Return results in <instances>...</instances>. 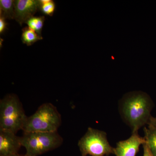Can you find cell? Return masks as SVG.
<instances>
[{
  "mask_svg": "<svg viewBox=\"0 0 156 156\" xmlns=\"http://www.w3.org/2000/svg\"><path fill=\"white\" fill-rule=\"evenodd\" d=\"M154 104L149 95L140 91L125 94L119 103V111L123 121L132 130L138 133L140 128L148 125Z\"/></svg>",
  "mask_w": 156,
  "mask_h": 156,
  "instance_id": "obj_1",
  "label": "cell"
},
{
  "mask_svg": "<svg viewBox=\"0 0 156 156\" xmlns=\"http://www.w3.org/2000/svg\"><path fill=\"white\" fill-rule=\"evenodd\" d=\"M61 122V115L56 107L50 103H44L33 115L27 117L22 130L24 133L55 132Z\"/></svg>",
  "mask_w": 156,
  "mask_h": 156,
  "instance_id": "obj_2",
  "label": "cell"
},
{
  "mask_svg": "<svg viewBox=\"0 0 156 156\" xmlns=\"http://www.w3.org/2000/svg\"><path fill=\"white\" fill-rule=\"evenodd\" d=\"M27 116L17 95L10 94L0 101V130L17 134Z\"/></svg>",
  "mask_w": 156,
  "mask_h": 156,
  "instance_id": "obj_3",
  "label": "cell"
},
{
  "mask_svg": "<svg viewBox=\"0 0 156 156\" xmlns=\"http://www.w3.org/2000/svg\"><path fill=\"white\" fill-rule=\"evenodd\" d=\"M21 142L26 150V154L38 156L59 147L63 139L57 131L28 132L23 133Z\"/></svg>",
  "mask_w": 156,
  "mask_h": 156,
  "instance_id": "obj_4",
  "label": "cell"
},
{
  "mask_svg": "<svg viewBox=\"0 0 156 156\" xmlns=\"http://www.w3.org/2000/svg\"><path fill=\"white\" fill-rule=\"evenodd\" d=\"M81 155L108 156L114 154L115 148L110 144L106 132L89 128L78 144Z\"/></svg>",
  "mask_w": 156,
  "mask_h": 156,
  "instance_id": "obj_5",
  "label": "cell"
},
{
  "mask_svg": "<svg viewBox=\"0 0 156 156\" xmlns=\"http://www.w3.org/2000/svg\"><path fill=\"white\" fill-rule=\"evenodd\" d=\"M14 6V19L22 26L39 11L41 3L40 0H16Z\"/></svg>",
  "mask_w": 156,
  "mask_h": 156,
  "instance_id": "obj_6",
  "label": "cell"
},
{
  "mask_svg": "<svg viewBox=\"0 0 156 156\" xmlns=\"http://www.w3.org/2000/svg\"><path fill=\"white\" fill-rule=\"evenodd\" d=\"M145 142L144 137L140 136L138 133H132L128 139L117 143L114 154L116 156H135L140 146Z\"/></svg>",
  "mask_w": 156,
  "mask_h": 156,
  "instance_id": "obj_7",
  "label": "cell"
},
{
  "mask_svg": "<svg viewBox=\"0 0 156 156\" xmlns=\"http://www.w3.org/2000/svg\"><path fill=\"white\" fill-rule=\"evenodd\" d=\"M21 146V136L13 132L0 130V156L17 154Z\"/></svg>",
  "mask_w": 156,
  "mask_h": 156,
  "instance_id": "obj_8",
  "label": "cell"
},
{
  "mask_svg": "<svg viewBox=\"0 0 156 156\" xmlns=\"http://www.w3.org/2000/svg\"><path fill=\"white\" fill-rule=\"evenodd\" d=\"M144 133L146 144L154 156H156V128L148 126L144 128Z\"/></svg>",
  "mask_w": 156,
  "mask_h": 156,
  "instance_id": "obj_9",
  "label": "cell"
},
{
  "mask_svg": "<svg viewBox=\"0 0 156 156\" xmlns=\"http://www.w3.org/2000/svg\"><path fill=\"white\" fill-rule=\"evenodd\" d=\"M14 0L0 1V16L5 19H14Z\"/></svg>",
  "mask_w": 156,
  "mask_h": 156,
  "instance_id": "obj_10",
  "label": "cell"
},
{
  "mask_svg": "<svg viewBox=\"0 0 156 156\" xmlns=\"http://www.w3.org/2000/svg\"><path fill=\"white\" fill-rule=\"evenodd\" d=\"M42 39V37L40 36L35 31L28 27H26L23 29L21 40L23 44L27 46H31L36 42Z\"/></svg>",
  "mask_w": 156,
  "mask_h": 156,
  "instance_id": "obj_11",
  "label": "cell"
},
{
  "mask_svg": "<svg viewBox=\"0 0 156 156\" xmlns=\"http://www.w3.org/2000/svg\"><path fill=\"white\" fill-rule=\"evenodd\" d=\"M45 20L44 16H34L29 19L26 23L29 28L35 31L39 35L42 37V31Z\"/></svg>",
  "mask_w": 156,
  "mask_h": 156,
  "instance_id": "obj_12",
  "label": "cell"
},
{
  "mask_svg": "<svg viewBox=\"0 0 156 156\" xmlns=\"http://www.w3.org/2000/svg\"><path fill=\"white\" fill-rule=\"evenodd\" d=\"M41 3L40 10L43 14L52 16L56 9V4L52 0H40Z\"/></svg>",
  "mask_w": 156,
  "mask_h": 156,
  "instance_id": "obj_13",
  "label": "cell"
},
{
  "mask_svg": "<svg viewBox=\"0 0 156 156\" xmlns=\"http://www.w3.org/2000/svg\"><path fill=\"white\" fill-rule=\"evenodd\" d=\"M6 20L4 17L0 16V33L3 34L6 30L7 27V23Z\"/></svg>",
  "mask_w": 156,
  "mask_h": 156,
  "instance_id": "obj_14",
  "label": "cell"
},
{
  "mask_svg": "<svg viewBox=\"0 0 156 156\" xmlns=\"http://www.w3.org/2000/svg\"><path fill=\"white\" fill-rule=\"evenodd\" d=\"M143 147L144 149L143 156H154L145 142L143 144Z\"/></svg>",
  "mask_w": 156,
  "mask_h": 156,
  "instance_id": "obj_15",
  "label": "cell"
},
{
  "mask_svg": "<svg viewBox=\"0 0 156 156\" xmlns=\"http://www.w3.org/2000/svg\"><path fill=\"white\" fill-rule=\"evenodd\" d=\"M147 125L156 128V117L151 116Z\"/></svg>",
  "mask_w": 156,
  "mask_h": 156,
  "instance_id": "obj_16",
  "label": "cell"
},
{
  "mask_svg": "<svg viewBox=\"0 0 156 156\" xmlns=\"http://www.w3.org/2000/svg\"><path fill=\"white\" fill-rule=\"evenodd\" d=\"M29 156L28 155H27V154H25L24 155H20L19 154H17L14 155V156Z\"/></svg>",
  "mask_w": 156,
  "mask_h": 156,
  "instance_id": "obj_17",
  "label": "cell"
}]
</instances>
